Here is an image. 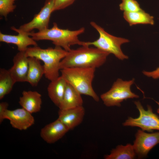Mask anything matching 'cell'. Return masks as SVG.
Returning a JSON list of instances; mask_svg holds the SVG:
<instances>
[{"mask_svg": "<svg viewBox=\"0 0 159 159\" xmlns=\"http://www.w3.org/2000/svg\"><path fill=\"white\" fill-rule=\"evenodd\" d=\"M134 81V78L128 81L117 79L108 91L101 95L100 98L104 104L107 107H120L121 103L124 100L138 98L139 96L131 90V87Z\"/></svg>", "mask_w": 159, "mask_h": 159, "instance_id": "8992f818", "label": "cell"}, {"mask_svg": "<svg viewBox=\"0 0 159 159\" xmlns=\"http://www.w3.org/2000/svg\"><path fill=\"white\" fill-rule=\"evenodd\" d=\"M8 103L6 102H2L0 103V123L4 112L8 109Z\"/></svg>", "mask_w": 159, "mask_h": 159, "instance_id": "484cf974", "label": "cell"}, {"mask_svg": "<svg viewBox=\"0 0 159 159\" xmlns=\"http://www.w3.org/2000/svg\"><path fill=\"white\" fill-rule=\"evenodd\" d=\"M11 29L18 33L17 35L5 34L0 32V41L16 45L19 52H26L30 45L38 46L36 41L29 37V33L24 32L13 26Z\"/></svg>", "mask_w": 159, "mask_h": 159, "instance_id": "8fae6325", "label": "cell"}, {"mask_svg": "<svg viewBox=\"0 0 159 159\" xmlns=\"http://www.w3.org/2000/svg\"><path fill=\"white\" fill-rule=\"evenodd\" d=\"M136 153L133 145L128 144L126 145H119L111 151L109 154L105 155V159H132Z\"/></svg>", "mask_w": 159, "mask_h": 159, "instance_id": "ffe728a7", "label": "cell"}, {"mask_svg": "<svg viewBox=\"0 0 159 159\" xmlns=\"http://www.w3.org/2000/svg\"><path fill=\"white\" fill-rule=\"evenodd\" d=\"M16 0H0V15L6 18L10 13L12 12L16 6L14 4Z\"/></svg>", "mask_w": 159, "mask_h": 159, "instance_id": "603a6c76", "label": "cell"}, {"mask_svg": "<svg viewBox=\"0 0 159 159\" xmlns=\"http://www.w3.org/2000/svg\"><path fill=\"white\" fill-rule=\"evenodd\" d=\"M90 24L98 32L99 36L97 39L93 42H85V46H93L109 54H113L121 60L128 58V56L123 52L121 48L122 44L129 42L128 39L111 35L94 21H91Z\"/></svg>", "mask_w": 159, "mask_h": 159, "instance_id": "5b68a950", "label": "cell"}, {"mask_svg": "<svg viewBox=\"0 0 159 159\" xmlns=\"http://www.w3.org/2000/svg\"><path fill=\"white\" fill-rule=\"evenodd\" d=\"M50 82L47 88L48 95L52 102L59 107L63 99L67 82L61 76Z\"/></svg>", "mask_w": 159, "mask_h": 159, "instance_id": "2e32d148", "label": "cell"}, {"mask_svg": "<svg viewBox=\"0 0 159 159\" xmlns=\"http://www.w3.org/2000/svg\"><path fill=\"white\" fill-rule=\"evenodd\" d=\"M95 68L72 67L61 69V76L81 95L91 97L98 102L99 98L92 87V83Z\"/></svg>", "mask_w": 159, "mask_h": 159, "instance_id": "277c9868", "label": "cell"}, {"mask_svg": "<svg viewBox=\"0 0 159 159\" xmlns=\"http://www.w3.org/2000/svg\"><path fill=\"white\" fill-rule=\"evenodd\" d=\"M42 95L36 91H24L19 102L22 108L32 114L39 112L42 104Z\"/></svg>", "mask_w": 159, "mask_h": 159, "instance_id": "9a60e30c", "label": "cell"}, {"mask_svg": "<svg viewBox=\"0 0 159 159\" xmlns=\"http://www.w3.org/2000/svg\"><path fill=\"white\" fill-rule=\"evenodd\" d=\"M16 82L9 70L0 69V100L10 93Z\"/></svg>", "mask_w": 159, "mask_h": 159, "instance_id": "44dd1931", "label": "cell"}, {"mask_svg": "<svg viewBox=\"0 0 159 159\" xmlns=\"http://www.w3.org/2000/svg\"><path fill=\"white\" fill-rule=\"evenodd\" d=\"M119 4L120 10L124 12H135L141 11L143 9L140 7L138 2L135 0H121Z\"/></svg>", "mask_w": 159, "mask_h": 159, "instance_id": "7402d4cb", "label": "cell"}, {"mask_svg": "<svg viewBox=\"0 0 159 159\" xmlns=\"http://www.w3.org/2000/svg\"><path fill=\"white\" fill-rule=\"evenodd\" d=\"M85 114V109L82 106L66 109H59L58 119L69 130L82 123Z\"/></svg>", "mask_w": 159, "mask_h": 159, "instance_id": "7c38bea8", "label": "cell"}, {"mask_svg": "<svg viewBox=\"0 0 159 159\" xmlns=\"http://www.w3.org/2000/svg\"><path fill=\"white\" fill-rule=\"evenodd\" d=\"M134 104L139 112V116L136 118L129 117L123 123L125 126L137 127L143 131L152 132L159 130V117L153 112L151 107L147 105V109L145 110L140 102H134Z\"/></svg>", "mask_w": 159, "mask_h": 159, "instance_id": "52a82bcc", "label": "cell"}, {"mask_svg": "<svg viewBox=\"0 0 159 159\" xmlns=\"http://www.w3.org/2000/svg\"><path fill=\"white\" fill-rule=\"evenodd\" d=\"M29 67L27 77V82L33 87L38 85L42 76L44 74L43 65L40 60L33 57H28Z\"/></svg>", "mask_w": 159, "mask_h": 159, "instance_id": "ac0fdd59", "label": "cell"}, {"mask_svg": "<svg viewBox=\"0 0 159 159\" xmlns=\"http://www.w3.org/2000/svg\"><path fill=\"white\" fill-rule=\"evenodd\" d=\"M76 0H54L53 11L64 9L72 5Z\"/></svg>", "mask_w": 159, "mask_h": 159, "instance_id": "cb8c5ba5", "label": "cell"}, {"mask_svg": "<svg viewBox=\"0 0 159 159\" xmlns=\"http://www.w3.org/2000/svg\"><path fill=\"white\" fill-rule=\"evenodd\" d=\"M54 0H46L39 12L34 16L29 22L21 25L19 29L27 32H30L35 29L41 31L49 28L51 13L54 12Z\"/></svg>", "mask_w": 159, "mask_h": 159, "instance_id": "ba28073f", "label": "cell"}, {"mask_svg": "<svg viewBox=\"0 0 159 159\" xmlns=\"http://www.w3.org/2000/svg\"><path fill=\"white\" fill-rule=\"evenodd\" d=\"M158 104V109L157 110V112L159 114V102H158L156 101H155Z\"/></svg>", "mask_w": 159, "mask_h": 159, "instance_id": "4316f807", "label": "cell"}, {"mask_svg": "<svg viewBox=\"0 0 159 159\" xmlns=\"http://www.w3.org/2000/svg\"><path fill=\"white\" fill-rule=\"evenodd\" d=\"M109 53L96 47L84 46L68 51L61 61L60 69L72 67L98 68L106 62Z\"/></svg>", "mask_w": 159, "mask_h": 159, "instance_id": "6da1fadb", "label": "cell"}, {"mask_svg": "<svg viewBox=\"0 0 159 159\" xmlns=\"http://www.w3.org/2000/svg\"><path fill=\"white\" fill-rule=\"evenodd\" d=\"M85 31L84 27L75 30L61 29L59 27L56 23L54 22L50 29L36 32H32L29 34L36 41L50 40L55 46L60 47L68 52L71 49V47L72 45L77 44L85 46V42L80 41L78 37Z\"/></svg>", "mask_w": 159, "mask_h": 159, "instance_id": "7a4b0ae2", "label": "cell"}, {"mask_svg": "<svg viewBox=\"0 0 159 159\" xmlns=\"http://www.w3.org/2000/svg\"><path fill=\"white\" fill-rule=\"evenodd\" d=\"M123 16L130 26L140 24L153 25L154 24L153 17L143 10L135 12H124Z\"/></svg>", "mask_w": 159, "mask_h": 159, "instance_id": "d6986e66", "label": "cell"}, {"mask_svg": "<svg viewBox=\"0 0 159 159\" xmlns=\"http://www.w3.org/2000/svg\"><path fill=\"white\" fill-rule=\"evenodd\" d=\"M13 62L9 70L16 82H27L29 63L25 52H19L14 56Z\"/></svg>", "mask_w": 159, "mask_h": 159, "instance_id": "5bb4252c", "label": "cell"}, {"mask_svg": "<svg viewBox=\"0 0 159 159\" xmlns=\"http://www.w3.org/2000/svg\"><path fill=\"white\" fill-rule=\"evenodd\" d=\"M159 144V132L147 133L142 130H138L133 147L138 157H145L149 151Z\"/></svg>", "mask_w": 159, "mask_h": 159, "instance_id": "30bf717a", "label": "cell"}, {"mask_svg": "<svg viewBox=\"0 0 159 159\" xmlns=\"http://www.w3.org/2000/svg\"><path fill=\"white\" fill-rule=\"evenodd\" d=\"M81 95L72 85L67 83L59 109H66L82 106L83 101Z\"/></svg>", "mask_w": 159, "mask_h": 159, "instance_id": "e0dca14e", "label": "cell"}, {"mask_svg": "<svg viewBox=\"0 0 159 159\" xmlns=\"http://www.w3.org/2000/svg\"><path fill=\"white\" fill-rule=\"evenodd\" d=\"M68 52L59 46H55L54 48L42 49L37 46L28 47L25 53L28 57H35L43 62L44 75L51 81L59 76L60 62Z\"/></svg>", "mask_w": 159, "mask_h": 159, "instance_id": "3957f363", "label": "cell"}, {"mask_svg": "<svg viewBox=\"0 0 159 159\" xmlns=\"http://www.w3.org/2000/svg\"><path fill=\"white\" fill-rule=\"evenodd\" d=\"M69 130L57 118L42 128L41 130L40 135L45 142L52 144L62 138Z\"/></svg>", "mask_w": 159, "mask_h": 159, "instance_id": "4fadbf2b", "label": "cell"}, {"mask_svg": "<svg viewBox=\"0 0 159 159\" xmlns=\"http://www.w3.org/2000/svg\"><path fill=\"white\" fill-rule=\"evenodd\" d=\"M32 114L22 107L13 110L7 109L3 115L0 123L7 119L13 127L19 130H26L34 123V119Z\"/></svg>", "mask_w": 159, "mask_h": 159, "instance_id": "9c48e42d", "label": "cell"}, {"mask_svg": "<svg viewBox=\"0 0 159 159\" xmlns=\"http://www.w3.org/2000/svg\"><path fill=\"white\" fill-rule=\"evenodd\" d=\"M143 74L145 76L153 79H156L159 78V67L155 70L151 71H147L143 70L142 72Z\"/></svg>", "mask_w": 159, "mask_h": 159, "instance_id": "d4e9b609", "label": "cell"}]
</instances>
